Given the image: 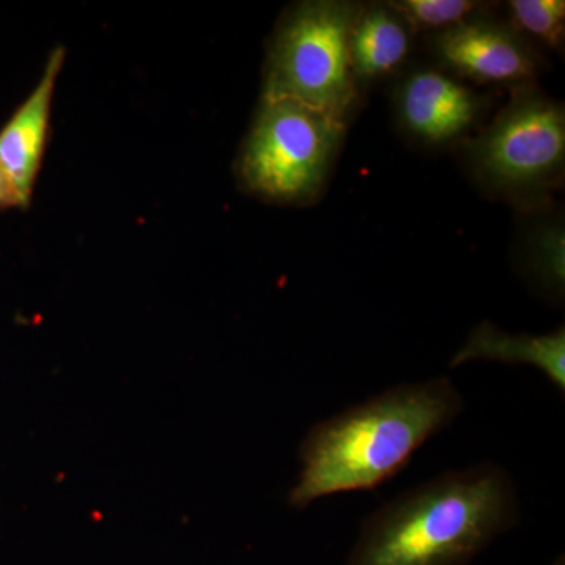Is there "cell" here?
<instances>
[{"instance_id":"1","label":"cell","mask_w":565,"mask_h":565,"mask_svg":"<svg viewBox=\"0 0 565 565\" xmlns=\"http://www.w3.org/2000/svg\"><path fill=\"white\" fill-rule=\"evenodd\" d=\"M463 408L451 379L437 377L393 386L315 424L300 444V473L289 505L305 509L330 494L377 489Z\"/></svg>"},{"instance_id":"2","label":"cell","mask_w":565,"mask_h":565,"mask_svg":"<svg viewBox=\"0 0 565 565\" xmlns=\"http://www.w3.org/2000/svg\"><path fill=\"white\" fill-rule=\"evenodd\" d=\"M519 519L514 479L500 465L445 471L367 516L345 565H468Z\"/></svg>"},{"instance_id":"3","label":"cell","mask_w":565,"mask_h":565,"mask_svg":"<svg viewBox=\"0 0 565 565\" xmlns=\"http://www.w3.org/2000/svg\"><path fill=\"white\" fill-rule=\"evenodd\" d=\"M359 9L310 0L286 11L267 51L263 99H291L345 125L359 96L349 55Z\"/></svg>"},{"instance_id":"4","label":"cell","mask_w":565,"mask_h":565,"mask_svg":"<svg viewBox=\"0 0 565 565\" xmlns=\"http://www.w3.org/2000/svg\"><path fill=\"white\" fill-rule=\"evenodd\" d=\"M345 125L291 99H262L243 150L237 177L264 202L307 204L318 199Z\"/></svg>"},{"instance_id":"5","label":"cell","mask_w":565,"mask_h":565,"mask_svg":"<svg viewBox=\"0 0 565 565\" xmlns=\"http://www.w3.org/2000/svg\"><path fill=\"white\" fill-rule=\"evenodd\" d=\"M478 180L519 200L546 195L565 162V111L559 103L522 88L468 147Z\"/></svg>"},{"instance_id":"6","label":"cell","mask_w":565,"mask_h":565,"mask_svg":"<svg viewBox=\"0 0 565 565\" xmlns=\"http://www.w3.org/2000/svg\"><path fill=\"white\" fill-rule=\"evenodd\" d=\"M433 44L446 68L478 84L523 85L539 71L533 50L514 28L479 14L435 33Z\"/></svg>"},{"instance_id":"7","label":"cell","mask_w":565,"mask_h":565,"mask_svg":"<svg viewBox=\"0 0 565 565\" xmlns=\"http://www.w3.org/2000/svg\"><path fill=\"white\" fill-rule=\"evenodd\" d=\"M397 115L405 131L426 145L451 143L481 118L486 102L444 71L419 68L397 90Z\"/></svg>"},{"instance_id":"8","label":"cell","mask_w":565,"mask_h":565,"mask_svg":"<svg viewBox=\"0 0 565 565\" xmlns=\"http://www.w3.org/2000/svg\"><path fill=\"white\" fill-rule=\"evenodd\" d=\"M63 61V47L52 51L35 90L0 131V167L9 174L22 207L31 204L33 185L43 162L50 136L52 98Z\"/></svg>"},{"instance_id":"9","label":"cell","mask_w":565,"mask_h":565,"mask_svg":"<svg viewBox=\"0 0 565 565\" xmlns=\"http://www.w3.org/2000/svg\"><path fill=\"white\" fill-rule=\"evenodd\" d=\"M414 46V29L388 3L360 6L349 36V55L356 84L396 73Z\"/></svg>"},{"instance_id":"10","label":"cell","mask_w":565,"mask_h":565,"mask_svg":"<svg viewBox=\"0 0 565 565\" xmlns=\"http://www.w3.org/2000/svg\"><path fill=\"white\" fill-rule=\"evenodd\" d=\"M486 360L505 364H531L565 392V330L564 327L545 334H512L484 321L468 334L462 348L452 355L449 366Z\"/></svg>"},{"instance_id":"11","label":"cell","mask_w":565,"mask_h":565,"mask_svg":"<svg viewBox=\"0 0 565 565\" xmlns=\"http://www.w3.org/2000/svg\"><path fill=\"white\" fill-rule=\"evenodd\" d=\"M531 273L550 292L563 296L565 286V233L563 223L535 226L527 241Z\"/></svg>"},{"instance_id":"12","label":"cell","mask_w":565,"mask_h":565,"mask_svg":"<svg viewBox=\"0 0 565 565\" xmlns=\"http://www.w3.org/2000/svg\"><path fill=\"white\" fill-rule=\"evenodd\" d=\"M415 31H448L478 14L482 3L473 0H399L390 2Z\"/></svg>"},{"instance_id":"13","label":"cell","mask_w":565,"mask_h":565,"mask_svg":"<svg viewBox=\"0 0 565 565\" xmlns=\"http://www.w3.org/2000/svg\"><path fill=\"white\" fill-rule=\"evenodd\" d=\"M516 29L545 46H563L565 2L563 0H512L509 2Z\"/></svg>"},{"instance_id":"14","label":"cell","mask_w":565,"mask_h":565,"mask_svg":"<svg viewBox=\"0 0 565 565\" xmlns=\"http://www.w3.org/2000/svg\"><path fill=\"white\" fill-rule=\"evenodd\" d=\"M9 207H22V204L9 174L0 167V210H9Z\"/></svg>"},{"instance_id":"15","label":"cell","mask_w":565,"mask_h":565,"mask_svg":"<svg viewBox=\"0 0 565 565\" xmlns=\"http://www.w3.org/2000/svg\"><path fill=\"white\" fill-rule=\"evenodd\" d=\"M553 565H565L564 555H559L556 557L555 563Z\"/></svg>"}]
</instances>
